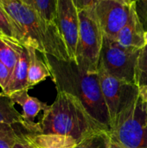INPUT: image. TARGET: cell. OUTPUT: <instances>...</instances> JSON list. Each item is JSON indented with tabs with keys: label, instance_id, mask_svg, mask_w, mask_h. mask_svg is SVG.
I'll return each mask as SVG.
<instances>
[{
	"label": "cell",
	"instance_id": "11",
	"mask_svg": "<svg viewBox=\"0 0 147 148\" xmlns=\"http://www.w3.org/2000/svg\"><path fill=\"white\" fill-rule=\"evenodd\" d=\"M8 97H10L15 104L16 103L22 107L23 113L21 114L26 124V127L24 129L30 134H35L37 126V122H35V118L41 111L45 110L49 105L36 97L29 95L28 91L17 92Z\"/></svg>",
	"mask_w": 147,
	"mask_h": 148
},
{
	"label": "cell",
	"instance_id": "7",
	"mask_svg": "<svg viewBox=\"0 0 147 148\" xmlns=\"http://www.w3.org/2000/svg\"><path fill=\"white\" fill-rule=\"evenodd\" d=\"M98 76L101 92L108 110L111 130L115 125L123 105L138 88L134 84L119 79L108 73L101 61L98 66Z\"/></svg>",
	"mask_w": 147,
	"mask_h": 148
},
{
	"label": "cell",
	"instance_id": "17",
	"mask_svg": "<svg viewBox=\"0 0 147 148\" xmlns=\"http://www.w3.org/2000/svg\"><path fill=\"white\" fill-rule=\"evenodd\" d=\"M0 35L24 45L22 30L8 13L3 4L0 3Z\"/></svg>",
	"mask_w": 147,
	"mask_h": 148
},
{
	"label": "cell",
	"instance_id": "15",
	"mask_svg": "<svg viewBox=\"0 0 147 148\" xmlns=\"http://www.w3.org/2000/svg\"><path fill=\"white\" fill-rule=\"evenodd\" d=\"M23 44L15 40L0 35V62H3L12 73L16 67Z\"/></svg>",
	"mask_w": 147,
	"mask_h": 148
},
{
	"label": "cell",
	"instance_id": "16",
	"mask_svg": "<svg viewBox=\"0 0 147 148\" xmlns=\"http://www.w3.org/2000/svg\"><path fill=\"white\" fill-rule=\"evenodd\" d=\"M134 85L139 95L147 102V44L139 51L134 71Z\"/></svg>",
	"mask_w": 147,
	"mask_h": 148
},
{
	"label": "cell",
	"instance_id": "4",
	"mask_svg": "<svg viewBox=\"0 0 147 148\" xmlns=\"http://www.w3.org/2000/svg\"><path fill=\"white\" fill-rule=\"evenodd\" d=\"M110 137L128 148H147V102L138 90L123 105Z\"/></svg>",
	"mask_w": 147,
	"mask_h": 148
},
{
	"label": "cell",
	"instance_id": "24",
	"mask_svg": "<svg viewBox=\"0 0 147 148\" xmlns=\"http://www.w3.org/2000/svg\"><path fill=\"white\" fill-rule=\"evenodd\" d=\"M78 10L92 7L97 0H74Z\"/></svg>",
	"mask_w": 147,
	"mask_h": 148
},
{
	"label": "cell",
	"instance_id": "2",
	"mask_svg": "<svg viewBox=\"0 0 147 148\" xmlns=\"http://www.w3.org/2000/svg\"><path fill=\"white\" fill-rule=\"evenodd\" d=\"M43 56L56 89L66 90L75 95L89 114L110 132L108 110L101 92L98 72H86L75 62L61 61L49 55Z\"/></svg>",
	"mask_w": 147,
	"mask_h": 148
},
{
	"label": "cell",
	"instance_id": "12",
	"mask_svg": "<svg viewBox=\"0 0 147 148\" xmlns=\"http://www.w3.org/2000/svg\"><path fill=\"white\" fill-rule=\"evenodd\" d=\"M29 51L25 45L23 46L18 62L14 68L8 86L0 95L3 96H10L12 94L29 91L28 88V71H29Z\"/></svg>",
	"mask_w": 147,
	"mask_h": 148
},
{
	"label": "cell",
	"instance_id": "14",
	"mask_svg": "<svg viewBox=\"0 0 147 148\" xmlns=\"http://www.w3.org/2000/svg\"><path fill=\"white\" fill-rule=\"evenodd\" d=\"M14 106L15 103L10 97L0 95V131L15 128L18 126L26 127L22 114Z\"/></svg>",
	"mask_w": 147,
	"mask_h": 148
},
{
	"label": "cell",
	"instance_id": "3",
	"mask_svg": "<svg viewBox=\"0 0 147 148\" xmlns=\"http://www.w3.org/2000/svg\"><path fill=\"white\" fill-rule=\"evenodd\" d=\"M3 6L22 30L25 46L61 61H70L66 43L55 22L48 21L30 4L20 0L5 3Z\"/></svg>",
	"mask_w": 147,
	"mask_h": 148
},
{
	"label": "cell",
	"instance_id": "6",
	"mask_svg": "<svg viewBox=\"0 0 147 148\" xmlns=\"http://www.w3.org/2000/svg\"><path fill=\"white\" fill-rule=\"evenodd\" d=\"M140 49L122 46L117 41L104 36L100 61L108 73L134 84L135 65Z\"/></svg>",
	"mask_w": 147,
	"mask_h": 148
},
{
	"label": "cell",
	"instance_id": "18",
	"mask_svg": "<svg viewBox=\"0 0 147 148\" xmlns=\"http://www.w3.org/2000/svg\"><path fill=\"white\" fill-rule=\"evenodd\" d=\"M36 11L45 19L55 23L57 0H27Z\"/></svg>",
	"mask_w": 147,
	"mask_h": 148
},
{
	"label": "cell",
	"instance_id": "25",
	"mask_svg": "<svg viewBox=\"0 0 147 148\" xmlns=\"http://www.w3.org/2000/svg\"><path fill=\"white\" fill-rule=\"evenodd\" d=\"M106 148H128L126 147H125V146H123V145H121V144H120V143H118L117 141H115V140H109V142H108V144H107V146L106 147Z\"/></svg>",
	"mask_w": 147,
	"mask_h": 148
},
{
	"label": "cell",
	"instance_id": "20",
	"mask_svg": "<svg viewBox=\"0 0 147 148\" xmlns=\"http://www.w3.org/2000/svg\"><path fill=\"white\" fill-rule=\"evenodd\" d=\"M12 148H40L31 140L27 131L22 127L18 126L15 129V134L12 143Z\"/></svg>",
	"mask_w": 147,
	"mask_h": 148
},
{
	"label": "cell",
	"instance_id": "1",
	"mask_svg": "<svg viewBox=\"0 0 147 148\" xmlns=\"http://www.w3.org/2000/svg\"><path fill=\"white\" fill-rule=\"evenodd\" d=\"M56 90L55 100L42 111L36 133L27 132L38 147L75 148L92 135L107 131L89 114L75 95Z\"/></svg>",
	"mask_w": 147,
	"mask_h": 148
},
{
	"label": "cell",
	"instance_id": "13",
	"mask_svg": "<svg viewBox=\"0 0 147 148\" xmlns=\"http://www.w3.org/2000/svg\"><path fill=\"white\" fill-rule=\"evenodd\" d=\"M26 47L29 56L28 71V88L29 90L39 82L46 80L47 77H51V73L46 62L38 56L37 50L30 46Z\"/></svg>",
	"mask_w": 147,
	"mask_h": 148
},
{
	"label": "cell",
	"instance_id": "22",
	"mask_svg": "<svg viewBox=\"0 0 147 148\" xmlns=\"http://www.w3.org/2000/svg\"><path fill=\"white\" fill-rule=\"evenodd\" d=\"M135 5L138 16L145 30L147 31V0H138L135 2Z\"/></svg>",
	"mask_w": 147,
	"mask_h": 148
},
{
	"label": "cell",
	"instance_id": "5",
	"mask_svg": "<svg viewBox=\"0 0 147 148\" xmlns=\"http://www.w3.org/2000/svg\"><path fill=\"white\" fill-rule=\"evenodd\" d=\"M79 36L75 62L84 71L97 73L104 42V34L92 7L79 10Z\"/></svg>",
	"mask_w": 147,
	"mask_h": 148
},
{
	"label": "cell",
	"instance_id": "9",
	"mask_svg": "<svg viewBox=\"0 0 147 148\" xmlns=\"http://www.w3.org/2000/svg\"><path fill=\"white\" fill-rule=\"evenodd\" d=\"M55 23L66 43L69 60L75 62L80 20L74 0H57Z\"/></svg>",
	"mask_w": 147,
	"mask_h": 148
},
{
	"label": "cell",
	"instance_id": "26",
	"mask_svg": "<svg viewBox=\"0 0 147 148\" xmlns=\"http://www.w3.org/2000/svg\"><path fill=\"white\" fill-rule=\"evenodd\" d=\"M10 1H15V0H0V3L2 4H4L5 3H8V2H10ZM20 1H23V2H25V3H28L27 0H20Z\"/></svg>",
	"mask_w": 147,
	"mask_h": 148
},
{
	"label": "cell",
	"instance_id": "28",
	"mask_svg": "<svg viewBox=\"0 0 147 148\" xmlns=\"http://www.w3.org/2000/svg\"><path fill=\"white\" fill-rule=\"evenodd\" d=\"M126 1H129V2H131V3H134V2H136V1H138V0H126Z\"/></svg>",
	"mask_w": 147,
	"mask_h": 148
},
{
	"label": "cell",
	"instance_id": "21",
	"mask_svg": "<svg viewBox=\"0 0 147 148\" xmlns=\"http://www.w3.org/2000/svg\"><path fill=\"white\" fill-rule=\"evenodd\" d=\"M15 129L16 127L0 131V148H12Z\"/></svg>",
	"mask_w": 147,
	"mask_h": 148
},
{
	"label": "cell",
	"instance_id": "8",
	"mask_svg": "<svg viewBox=\"0 0 147 148\" xmlns=\"http://www.w3.org/2000/svg\"><path fill=\"white\" fill-rule=\"evenodd\" d=\"M133 3L126 0H97L92 6L104 36L116 40L126 23Z\"/></svg>",
	"mask_w": 147,
	"mask_h": 148
},
{
	"label": "cell",
	"instance_id": "23",
	"mask_svg": "<svg viewBox=\"0 0 147 148\" xmlns=\"http://www.w3.org/2000/svg\"><path fill=\"white\" fill-rule=\"evenodd\" d=\"M11 76V71L0 62V88L3 91L9 84Z\"/></svg>",
	"mask_w": 147,
	"mask_h": 148
},
{
	"label": "cell",
	"instance_id": "10",
	"mask_svg": "<svg viewBox=\"0 0 147 148\" xmlns=\"http://www.w3.org/2000/svg\"><path fill=\"white\" fill-rule=\"evenodd\" d=\"M145 33L146 30L138 16L134 2L131 8L129 18L115 41L122 46L140 49L146 45Z\"/></svg>",
	"mask_w": 147,
	"mask_h": 148
},
{
	"label": "cell",
	"instance_id": "27",
	"mask_svg": "<svg viewBox=\"0 0 147 148\" xmlns=\"http://www.w3.org/2000/svg\"><path fill=\"white\" fill-rule=\"evenodd\" d=\"M145 40H146V44H147V31L145 33Z\"/></svg>",
	"mask_w": 147,
	"mask_h": 148
},
{
	"label": "cell",
	"instance_id": "19",
	"mask_svg": "<svg viewBox=\"0 0 147 148\" xmlns=\"http://www.w3.org/2000/svg\"><path fill=\"white\" fill-rule=\"evenodd\" d=\"M110 140V132L103 130L83 140L75 148H106Z\"/></svg>",
	"mask_w": 147,
	"mask_h": 148
}]
</instances>
